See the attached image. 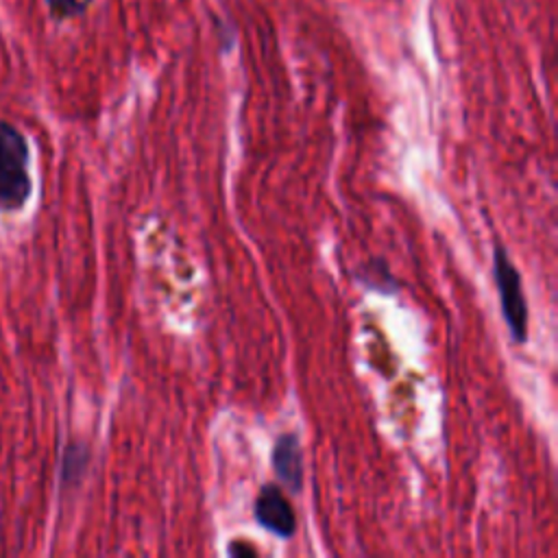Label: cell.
Instances as JSON below:
<instances>
[{
	"label": "cell",
	"instance_id": "cell-3",
	"mask_svg": "<svg viewBox=\"0 0 558 558\" xmlns=\"http://www.w3.org/2000/svg\"><path fill=\"white\" fill-rule=\"evenodd\" d=\"M253 514H255V521L266 532H270L279 538H290L296 532L294 510H292L290 501L286 499V495L281 493V488L275 484H266L257 493Z\"/></svg>",
	"mask_w": 558,
	"mask_h": 558
},
{
	"label": "cell",
	"instance_id": "cell-5",
	"mask_svg": "<svg viewBox=\"0 0 558 558\" xmlns=\"http://www.w3.org/2000/svg\"><path fill=\"white\" fill-rule=\"evenodd\" d=\"M360 279L373 288V290H379V292H397L399 290V283L395 281V277L390 275L388 266L384 259H373L368 264L362 266V272H360Z\"/></svg>",
	"mask_w": 558,
	"mask_h": 558
},
{
	"label": "cell",
	"instance_id": "cell-6",
	"mask_svg": "<svg viewBox=\"0 0 558 558\" xmlns=\"http://www.w3.org/2000/svg\"><path fill=\"white\" fill-rule=\"evenodd\" d=\"M87 462H89V451L83 442L68 445V449L63 453V464H61V480L65 484L76 482L83 475V471L87 469Z\"/></svg>",
	"mask_w": 558,
	"mask_h": 558
},
{
	"label": "cell",
	"instance_id": "cell-7",
	"mask_svg": "<svg viewBox=\"0 0 558 558\" xmlns=\"http://www.w3.org/2000/svg\"><path fill=\"white\" fill-rule=\"evenodd\" d=\"M50 11L57 15V17H70L74 13L81 11L83 2L81 0H46Z\"/></svg>",
	"mask_w": 558,
	"mask_h": 558
},
{
	"label": "cell",
	"instance_id": "cell-2",
	"mask_svg": "<svg viewBox=\"0 0 558 558\" xmlns=\"http://www.w3.org/2000/svg\"><path fill=\"white\" fill-rule=\"evenodd\" d=\"M493 277H495V288L499 294V305H501V316L510 329V338L517 344H523L527 340V320H530V310L527 301L523 296L521 288V275L514 268L508 251L504 246H495L493 255Z\"/></svg>",
	"mask_w": 558,
	"mask_h": 558
},
{
	"label": "cell",
	"instance_id": "cell-8",
	"mask_svg": "<svg viewBox=\"0 0 558 558\" xmlns=\"http://www.w3.org/2000/svg\"><path fill=\"white\" fill-rule=\"evenodd\" d=\"M227 554L229 556H255L257 554V549L255 547H251V545H246V543H240V541H233L231 545H229V549H227Z\"/></svg>",
	"mask_w": 558,
	"mask_h": 558
},
{
	"label": "cell",
	"instance_id": "cell-4",
	"mask_svg": "<svg viewBox=\"0 0 558 558\" xmlns=\"http://www.w3.org/2000/svg\"><path fill=\"white\" fill-rule=\"evenodd\" d=\"M270 462L279 482L292 493H299L303 486V456L296 434L288 432L275 440Z\"/></svg>",
	"mask_w": 558,
	"mask_h": 558
},
{
	"label": "cell",
	"instance_id": "cell-1",
	"mask_svg": "<svg viewBox=\"0 0 558 558\" xmlns=\"http://www.w3.org/2000/svg\"><path fill=\"white\" fill-rule=\"evenodd\" d=\"M33 192L31 153L24 135L0 122V214L20 211Z\"/></svg>",
	"mask_w": 558,
	"mask_h": 558
}]
</instances>
